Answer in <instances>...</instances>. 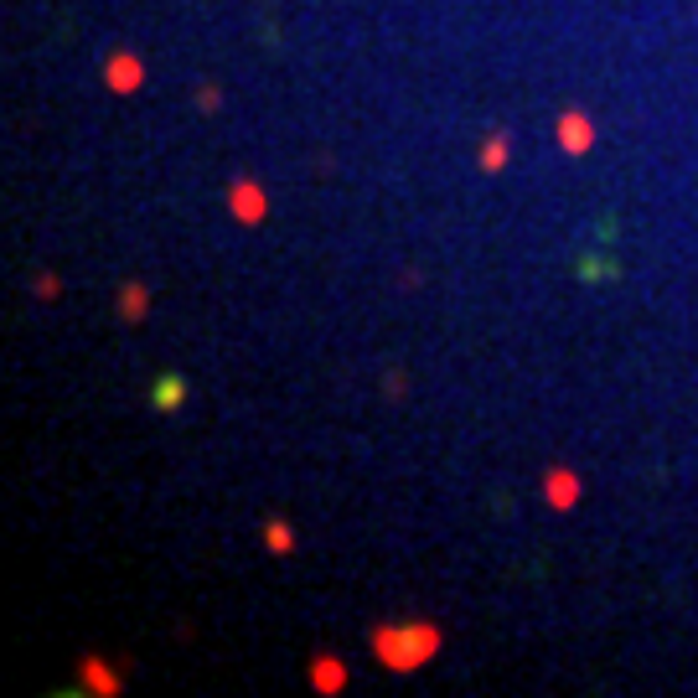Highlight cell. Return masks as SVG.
<instances>
[{
    "mask_svg": "<svg viewBox=\"0 0 698 698\" xmlns=\"http://www.w3.org/2000/svg\"><path fill=\"white\" fill-rule=\"evenodd\" d=\"M181 399H187V378H176V373H166V378H156V388H150V409H176Z\"/></svg>",
    "mask_w": 698,
    "mask_h": 698,
    "instance_id": "obj_1",
    "label": "cell"
}]
</instances>
